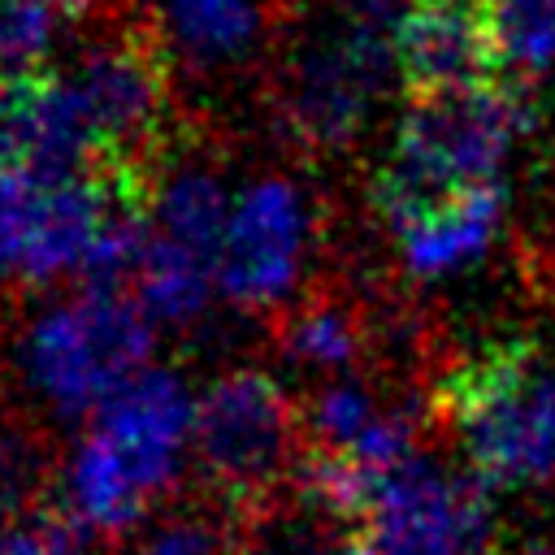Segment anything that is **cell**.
Segmentation results:
<instances>
[{"label":"cell","mask_w":555,"mask_h":555,"mask_svg":"<svg viewBox=\"0 0 555 555\" xmlns=\"http://www.w3.org/2000/svg\"><path fill=\"white\" fill-rule=\"evenodd\" d=\"M195 403L169 369H143L100 412L61 464V512L121 546L173 494L191 451Z\"/></svg>","instance_id":"obj_1"},{"label":"cell","mask_w":555,"mask_h":555,"mask_svg":"<svg viewBox=\"0 0 555 555\" xmlns=\"http://www.w3.org/2000/svg\"><path fill=\"white\" fill-rule=\"evenodd\" d=\"M390 61L395 48L373 0L321 17L291 9L260 100L295 152H338L364 126Z\"/></svg>","instance_id":"obj_2"},{"label":"cell","mask_w":555,"mask_h":555,"mask_svg":"<svg viewBox=\"0 0 555 555\" xmlns=\"http://www.w3.org/2000/svg\"><path fill=\"white\" fill-rule=\"evenodd\" d=\"M152 317L130 291L78 286L26 317L13 338V373L26 408L48 425L100 412L126 382L143 373Z\"/></svg>","instance_id":"obj_3"},{"label":"cell","mask_w":555,"mask_h":555,"mask_svg":"<svg viewBox=\"0 0 555 555\" xmlns=\"http://www.w3.org/2000/svg\"><path fill=\"white\" fill-rule=\"evenodd\" d=\"M529 126V100L516 82H481L412 100L395 152L373 182V208L399 230L429 204L494 182L512 143Z\"/></svg>","instance_id":"obj_4"},{"label":"cell","mask_w":555,"mask_h":555,"mask_svg":"<svg viewBox=\"0 0 555 555\" xmlns=\"http://www.w3.org/2000/svg\"><path fill=\"white\" fill-rule=\"evenodd\" d=\"M299 455V399H291L264 369H230L195 399V481L230 503L251 529L295 499Z\"/></svg>","instance_id":"obj_5"},{"label":"cell","mask_w":555,"mask_h":555,"mask_svg":"<svg viewBox=\"0 0 555 555\" xmlns=\"http://www.w3.org/2000/svg\"><path fill=\"white\" fill-rule=\"evenodd\" d=\"M438 416L490 486H533L555 473V377L533 347L464 356L434 390Z\"/></svg>","instance_id":"obj_6"},{"label":"cell","mask_w":555,"mask_h":555,"mask_svg":"<svg viewBox=\"0 0 555 555\" xmlns=\"http://www.w3.org/2000/svg\"><path fill=\"white\" fill-rule=\"evenodd\" d=\"M121 208H156V195L113 173L9 169L0 178V291H48L82 278L104 225Z\"/></svg>","instance_id":"obj_7"},{"label":"cell","mask_w":555,"mask_h":555,"mask_svg":"<svg viewBox=\"0 0 555 555\" xmlns=\"http://www.w3.org/2000/svg\"><path fill=\"white\" fill-rule=\"evenodd\" d=\"M152 30L178 91L238 95L264 87L286 13L278 0H143L134 9Z\"/></svg>","instance_id":"obj_8"},{"label":"cell","mask_w":555,"mask_h":555,"mask_svg":"<svg viewBox=\"0 0 555 555\" xmlns=\"http://www.w3.org/2000/svg\"><path fill=\"white\" fill-rule=\"evenodd\" d=\"M317 243V204L312 195L269 169L256 173L234 199L217 260L221 295L243 312H282L299 299Z\"/></svg>","instance_id":"obj_9"},{"label":"cell","mask_w":555,"mask_h":555,"mask_svg":"<svg viewBox=\"0 0 555 555\" xmlns=\"http://www.w3.org/2000/svg\"><path fill=\"white\" fill-rule=\"evenodd\" d=\"M364 525L386 555H473L490 516L477 481L412 455L377 486Z\"/></svg>","instance_id":"obj_10"},{"label":"cell","mask_w":555,"mask_h":555,"mask_svg":"<svg viewBox=\"0 0 555 555\" xmlns=\"http://www.w3.org/2000/svg\"><path fill=\"white\" fill-rule=\"evenodd\" d=\"M390 48L412 100L503 82L486 0H412L390 22Z\"/></svg>","instance_id":"obj_11"},{"label":"cell","mask_w":555,"mask_h":555,"mask_svg":"<svg viewBox=\"0 0 555 555\" xmlns=\"http://www.w3.org/2000/svg\"><path fill=\"white\" fill-rule=\"evenodd\" d=\"M499 217H503V191L494 182L464 186V191L429 204L425 212L408 217L395 230V238L403 247V264L416 278L455 273L490 247V238L499 230Z\"/></svg>","instance_id":"obj_12"},{"label":"cell","mask_w":555,"mask_h":555,"mask_svg":"<svg viewBox=\"0 0 555 555\" xmlns=\"http://www.w3.org/2000/svg\"><path fill=\"white\" fill-rule=\"evenodd\" d=\"M113 555H251V525L195 481L160 499Z\"/></svg>","instance_id":"obj_13"},{"label":"cell","mask_w":555,"mask_h":555,"mask_svg":"<svg viewBox=\"0 0 555 555\" xmlns=\"http://www.w3.org/2000/svg\"><path fill=\"white\" fill-rule=\"evenodd\" d=\"M273 343L291 364L347 369L364 351V317L330 291H304L273 317Z\"/></svg>","instance_id":"obj_14"},{"label":"cell","mask_w":555,"mask_h":555,"mask_svg":"<svg viewBox=\"0 0 555 555\" xmlns=\"http://www.w3.org/2000/svg\"><path fill=\"white\" fill-rule=\"evenodd\" d=\"M56 477L52 429L13 395L0 390V529L43 507Z\"/></svg>","instance_id":"obj_15"},{"label":"cell","mask_w":555,"mask_h":555,"mask_svg":"<svg viewBox=\"0 0 555 555\" xmlns=\"http://www.w3.org/2000/svg\"><path fill=\"white\" fill-rule=\"evenodd\" d=\"M486 13L503 82L520 87L555 61V0H486Z\"/></svg>","instance_id":"obj_16"},{"label":"cell","mask_w":555,"mask_h":555,"mask_svg":"<svg viewBox=\"0 0 555 555\" xmlns=\"http://www.w3.org/2000/svg\"><path fill=\"white\" fill-rule=\"evenodd\" d=\"M69 17L52 0H0V91L52 74L56 35Z\"/></svg>","instance_id":"obj_17"},{"label":"cell","mask_w":555,"mask_h":555,"mask_svg":"<svg viewBox=\"0 0 555 555\" xmlns=\"http://www.w3.org/2000/svg\"><path fill=\"white\" fill-rule=\"evenodd\" d=\"M251 555H317V546L299 542L295 529H286V512H278L251 529Z\"/></svg>","instance_id":"obj_18"},{"label":"cell","mask_w":555,"mask_h":555,"mask_svg":"<svg viewBox=\"0 0 555 555\" xmlns=\"http://www.w3.org/2000/svg\"><path fill=\"white\" fill-rule=\"evenodd\" d=\"M343 555H386V551H382L373 538H351V542L343 546Z\"/></svg>","instance_id":"obj_19"},{"label":"cell","mask_w":555,"mask_h":555,"mask_svg":"<svg viewBox=\"0 0 555 555\" xmlns=\"http://www.w3.org/2000/svg\"><path fill=\"white\" fill-rule=\"evenodd\" d=\"M490 555H542L538 546H503V551H490Z\"/></svg>","instance_id":"obj_20"},{"label":"cell","mask_w":555,"mask_h":555,"mask_svg":"<svg viewBox=\"0 0 555 555\" xmlns=\"http://www.w3.org/2000/svg\"><path fill=\"white\" fill-rule=\"evenodd\" d=\"M9 169H13V165H9V156H4V147H0V178H4Z\"/></svg>","instance_id":"obj_21"},{"label":"cell","mask_w":555,"mask_h":555,"mask_svg":"<svg viewBox=\"0 0 555 555\" xmlns=\"http://www.w3.org/2000/svg\"><path fill=\"white\" fill-rule=\"evenodd\" d=\"M0 555H4V542H0Z\"/></svg>","instance_id":"obj_22"}]
</instances>
